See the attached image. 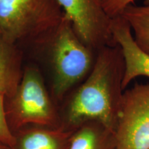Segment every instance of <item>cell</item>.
<instances>
[{
  "label": "cell",
  "mask_w": 149,
  "mask_h": 149,
  "mask_svg": "<svg viewBox=\"0 0 149 149\" xmlns=\"http://www.w3.org/2000/svg\"><path fill=\"white\" fill-rule=\"evenodd\" d=\"M63 16L72 24L78 37L89 48L97 51L116 44L112 33V18L102 0H56Z\"/></svg>",
  "instance_id": "obj_4"
},
{
  "label": "cell",
  "mask_w": 149,
  "mask_h": 149,
  "mask_svg": "<svg viewBox=\"0 0 149 149\" xmlns=\"http://www.w3.org/2000/svg\"><path fill=\"white\" fill-rule=\"evenodd\" d=\"M97 52L79 39L64 16L57 24L52 46L53 93L58 100L88 77L95 62Z\"/></svg>",
  "instance_id": "obj_2"
},
{
  "label": "cell",
  "mask_w": 149,
  "mask_h": 149,
  "mask_svg": "<svg viewBox=\"0 0 149 149\" xmlns=\"http://www.w3.org/2000/svg\"><path fill=\"white\" fill-rule=\"evenodd\" d=\"M61 10L56 0H0V31L15 38L44 13L62 17Z\"/></svg>",
  "instance_id": "obj_6"
},
{
  "label": "cell",
  "mask_w": 149,
  "mask_h": 149,
  "mask_svg": "<svg viewBox=\"0 0 149 149\" xmlns=\"http://www.w3.org/2000/svg\"><path fill=\"white\" fill-rule=\"evenodd\" d=\"M125 62L117 44L97 52L93 69L68 102L66 122L72 128L88 122L101 124L113 133L124 95Z\"/></svg>",
  "instance_id": "obj_1"
},
{
  "label": "cell",
  "mask_w": 149,
  "mask_h": 149,
  "mask_svg": "<svg viewBox=\"0 0 149 149\" xmlns=\"http://www.w3.org/2000/svg\"><path fill=\"white\" fill-rule=\"evenodd\" d=\"M0 149H10V148H9V147L6 148V147H5L4 146H3V145L0 144Z\"/></svg>",
  "instance_id": "obj_14"
},
{
  "label": "cell",
  "mask_w": 149,
  "mask_h": 149,
  "mask_svg": "<svg viewBox=\"0 0 149 149\" xmlns=\"http://www.w3.org/2000/svg\"><path fill=\"white\" fill-rule=\"evenodd\" d=\"M104 1V0H102V1Z\"/></svg>",
  "instance_id": "obj_15"
},
{
  "label": "cell",
  "mask_w": 149,
  "mask_h": 149,
  "mask_svg": "<svg viewBox=\"0 0 149 149\" xmlns=\"http://www.w3.org/2000/svg\"><path fill=\"white\" fill-rule=\"evenodd\" d=\"M117 16L129 26L135 44L149 56V4L126 6Z\"/></svg>",
  "instance_id": "obj_9"
},
{
  "label": "cell",
  "mask_w": 149,
  "mask_h": 149,
  "mask_svg": "<svg viewBox=\"0 0 149 149\" xmlns=\"http://www.w3.org/2000/svg\"><path fill=\"white\" fill-rule=\"evenodd\" d=\"M112 33L124 56L125 72L122 86L125 91L137 77L149 78V56L137 46L129 26L120 16L112 18Z\"/></svg>",
  "instance_id": "obj_7"
},
{
  "label": "cell",
  "mask_w": 149,
  "mask_h": 149,
  "mask_svg": "<svg viewBox=\"0 0 149 149\" xmlns=\"http://www.w3.org/2000/svg\"><path fill=\"white\" fill-rule=\"evenodd\" d=\"M112 135L113 149H149V83L124 91Z\"/></svg>",
  "instance_id": "obj_3"
},
{
  "label": "cell",
  "mask_w": 149,
  "mask_h": 149,
  "mask_svg": "<svg viewBox=\"0 0 149 149\" xmlns=\"http://www.w3.org/2000/svg\"><path fill=\"white\" fill-rule=\"evenodd\" d=\"M3 97L4 95L0 93V143L10 148L15 146L17 141L7 124L3 107Z\"/></svg>",
  "instance_id": "obj_12"
},
{
  "label": "cell",
  "mask_w": 149,
  "mask_h": 149,
  "mask_svg": "<svg viewBox=\"0 0 149 149\" xmlns=\"http://www.w3.org/2000/svg\"><path fill=\"white\" fill-rule=\"evenodd\" d=\"M136 0H104L103 6L107 13L111 18L118 15L126 6L134 3ZM144 4L148 5L149 0H144Z\"/></svg>",
  "instance_id": "obj_13"
},
{
  "label": "cell",
  "mask_w": 149,
  "mask_h": 149,
  "mask_svg": "<svg viewBox=\"0 0 149 149\" xmlns=\"http://www.w3.org/2000/svg\"><path fill=\"white\" fill-rule=\"evenodd\" d=\"M13 76L8 52L0 44V93L5 95L14 92L15 80Z\"/></svg>",
  "instance_id": "obj_11"
},
{
  "label": "cell",
  "mask_w": 149,
  "mask_h": 149,
  "mask_svg": "<svg viewBox=\"0 0 149 149\" xmlns=\"http://www.w3.org/2000/svg\"><path fill=\"white\" fill-rule=\"evenodd\" d=\"M13 109L19 124L49 125L55 115L45 88L36 72L29 70L24 74L15 97Z\"/></svg>",
  "instance_id": "obj_5"
},
{
  "label": "cell",
  "mask_w": 149,
  "mask_h": 149,
  "mask_svg": "<svg viewBox=\"0 0 149 149\" xmlns=\"http://www.w3.org/2000/svg\"><path fill=\"white\" fill-rule=\"evenodd\" d=\"M72 131L34 130L20 141V149H68Z\"/></svg>",
  "instance_id": "obj_10"
},
{
  "label": "cell",
  "mask_w": 149,
  "mask_h": 149,
  "mask_svg": "<svg viewBox=\"0 0 149 149\" xmlns=\"http://www.w3.org/2000/svg\"><path fill=\"white\" fill-rule=\"evenodd\" d=\"M112 133L101 124L88 122L77 128L68 149H113Z\"/></svg>",
  "instance_id": "obj_8"
}]
</instances>
